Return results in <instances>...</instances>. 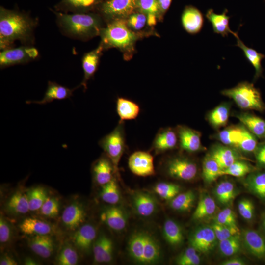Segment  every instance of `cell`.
Instances as JSON below:
<instances>
[{
    "instance_id": "cell-1",
    "label": "cell",
    "mask_w": 265,
    "mask_h": 265,
    "mask_svg": "<svg viewBox=\"0 0 265 265\" xmlns=\"http://www.w3.org/2000/svg\"><path fill=\"white\" fill-rule=\"evenodd\" d=\"M35 22L28 14L0 7V48L12 47L17 40L29 41L32 37Z\"/></svg>"
},
{
    "instance_id": "cell-2",
    "label": "cell",
    "mask_w": 265,
    "mask_h": 265,
    "mask_svg": "<svg viewBox=\"0 0 265 265\" xmlns=\"http://www.w3.org/2000/svg\"><path fill=\"white\" fill-rule=\"evenodd\" d=\"M58 25L68 36L80 39H86L99 35L102 26L100 16L94 13L68 14L54 11Z\"/></svg>"
},
{
    "instance_id": "cell-3",
    "label": "cell",
    "mask_w": 265,
    "mask_h": 265,
    "mask_svg": "<svg viewBox=\"0 0 265 265\" xmlns=\"http://www.w3.org/2000/svg\"><path fill=\"white\" fill-rule=\"evenodd\" d=\"M99 35L100 43L104 49L116 48L128 52L133 50L139 37L128 26L126 20L123 19L109 21L107 25L102 28Z\"/></svg>"
},
{
    "instance_id": "cell-4",
    "label": "cell",
    "mask_w": 265,
    "mask_h": 265,
    "mask_svg": "<svg viewBox=\"0 0 265 265\" xmlns=\"http://www.w3.org/2000/svg\"><path fill=\"white\" fill-rule=\"evenodd\" d=\"M130 256L140 264H152L160 259V246L151 235L144 231L134 233L130 237L128 244Z\"/></svg>"
},
{
    "instance_id": "cell-5",
    "label": "cell",
    "mask_w": 265,
    "mask_h": 265,
    "mask_svg": "<svg viewBox=\"0 0 265 265\" xmlns=\"http://www.w3.org/2000/svg\"><path fill=\"white\" fill-rule=\"evenodd\" d=\"M221 93L232 99L242 109L263 111L265 105L259 90L247 81L239 83L236 86L224 89Z\"/></svg>"
},
{
    "instance_id": "cell-6",
    "label": "cell",
    "mask_w": 265,
    "mask_h": 265,
    "mask_svg": "<svg viewBox=\"0 0 265 265\" xmlns=\"http://www.w3.org/2000/svg\"><path fill=\"white\" fill-rule=\"evenodd\" d=\"M124 121L119 122L114 130L99 141V145L111 161L118 172V164L126 149Z\"/></svg>"
},
{
    "instance_id": "cell-7",
    "label": "cell",
    "mask_w": 265,
    "mask_h": 265,
    "mask_svg": "<svg viewBox=\"0 0 265 265\" xmlns=\"http://www.w3.org/2000/svg\"><path fill=\"white\" fill-rule=\"evenodd\" d=\"M138 0H105L98 7L100 13L108 21L126 19L137 11Z\"/></svg>"
},
{
    "instance_id": "cell-8",
    "label": "cell",
    "mask_w": 265,
    "mask_h": 265,
    "mask_svg": "<svg viewBox=\"0 0 265 265\" xmlns=\"http://www.w3.org/2000/svg\"><path fill=\"white\" fill-rule=\"evenodd\" d=\"M38 54L36 48L29 46L2 50L0 53V68L27 63L36 59Z\"/></svg>"
},
{
    "instance_id": "cell-9",
    "label": "cell",
    "mask_w": 265,
    "mask_h": 265,
    "mask_svg": "<svg viewBox=\"0 0 265 265\" xmlns=\"http://www.w3.org/2000/svg\"><path fill=\"white\" fill-rule=\"evenodd\" d=\"M166 172L175 179L190 181L197 173V167L193 161L184 157H177L170 159L166 164Z\"/></svg>"
},
{
    "instance_id": "cell-10",
    "label": "cell",
    "mask_w": 265,
    "mask_h": 265,
    "mask_svg": "<svg viewBox=\"0 0 265 265\" xmlns=\"http://www.w3.org/2000/svg\"><path fill=\"white\" fill-rule=\"evenodd\" d=\"M189 241L198 252L207 254L213 249L218 241L211 226H203L194 231Z\"/></svg>"
},
{
    "instance_id": "cell-11",
    "label": "cell",
    "mask_w": 265,
    "mask_h": 265,
    "mask_svg": "<svg viewBox=\"0 0 265 265\" xmlns=\"http://www.w3.org/2000/svg\"><path fill=\"white\" fill-rule=\"evenodd\" d=\"M128 166L131 172L138 176L147 177L155 174L153 157L148 152L133 153L128 159Z\"/></svg>"
},
{
    "instance_id": "cell-12",
    "label": "cell",
    "mask_w": 265,
    "mask_h": 265,
    "mask_svg": "<svg viewBox=\"0 0 265 265\" xmlns=\"http://www.w3.org/2000/svg\"><path fill=\"white\" fill-rule=\"evenodd\" d=\"M242 243L248 252L258 259H265V237L259 232L250 229L241 233Z\"/></svg>"
},
{
    "instance_id": "cell-13",
    "label": "cell",
    "mask_w": 265,
    "mask_h": 265,
    "mask_svg": "<svg viewBox=\"0 0 265 265\" xmlns=\"http://www.w3.org/2000/svg\"><path fill=\"white\" fill-rule=\"evenodd\" d=\"M209 154L217 162L222 170L235 161L244 159L238 150L224 144L214 145Z\"/></svg>"
},
{
    "instance_id": "cell-14",
    "label": "cell",
    "mask_w": 265,
    "mask_h": 265,
    "mask_svg": "<svg viewBox=\"0 0 265 265\" xmlns=\"http://www.w3.org/2000/svg\"><path fill=\"white\" fill-rule=\"evenodd\" d=\"M62 221L69 230H76L85 221L86 212L81 204L78 201L71 203L63 212Z\"/></svg>"
},
{
    "instance_id": "cell-15",
    "label": "cell",
    "mask_w": 265,
    "mask_h": 265,
    "mask_svg": "<svg viewBox=\"0 0 265 265\" xmlns=\"http://www.w3.org/2000/svg\"><path fill=\"white\" fill-rule=\"evenodd\" d=\"M184 29L189 34H196L202 30L204 18L202 13L196 7L188 5L184 8L181 16Z\"/></svg>"
},
{
    "instance_id": "cell-16",
    "label": "cell",
    "mask_w": 265,
    "mask_h": 265,
    "mask_svg": "<svg viewBox=\"0 0 265 265\" xmlns=\"http://www.w3.org/2000/svg\"><path fill=\"white\" fill-rule=\"evenodd\" d=\"M177 133L181 148L188 152L194 153L202 148L200 133L186 126H178Z\"/></svg>"
},
{
    "instance_id": "cell-17",
    "label": "cell",
    "mask_w": 265,
    "mask_h": 265,
    "mask_svg": "<svg viewBox=\"0 0 265 265\" xmlns=\"http://www.w3.org/2000/svg\"><path fill=\"white\" fill-rule=\"evenodd\" d=\"M80 86L73 89L60 85L57 83L48 81V86L43 99L40 101H26V104L31 103L39 105H44L53 102L55 100H64L70 98L73 96L74 91Z\"/></svg>"
},
{
    "instance_id": "cell-18",
    "label": "cell",
    "mask_w": 265,
    "mask_h": 265,
    "mask_svg": "<svg viewBox=\"0 0 265 265\" xmlns=\"http://www.w3.org/2000/svg\"><path fill=\"white\" fill-rule=\"evenodd\" d=\"M104 49L103 45L100 43L97 48L86 53L82 57V67L84 76L80 86H82L85 90L87 88L88 80L93 76L97 71Z\"/></svg>"
},
{
    "instance_id": "cell-19",
    "label": "cell",
    "mask_w": 265,
    "mask_h": 265,
    "mask_svg": "<svg viewBox=\"0 0 265 265\" xmlns=\"http://www.w3.org/2000/svg\"><path fill=\"white\" fill-rule=\"evenodd\" d=\"M177 133L171 128L160 129L152 144V149L156 153H160L174 149L178 142Z\"/></svg>"
},
{
    "instance_id": "cell-20",
    "label": "cell",
    "mask_w": 265,
    "mask_h": 265,
    "mask_svg": "<svg viewBox=\"0 0 265 265\" xmlns=\"http://www.w3.org/2000/svg\"><path fill=\"white\" fill-rule=\"evenodd\" d=\"M92 172L95 181L102 186L113 178L115 170L111 161L105 154L94 163Z\"/></svg>"
},
{
    "instance_id": "cell-21",
    "label": "cell",
    "mask_w": 265,
    "mask_h": 265,
    "mask_svg": "<svg viewBox=\"0 0 265 265\" xmlns=\"http://www.w3.org/2000/svg\"><path fill=\"white\" fill-rule=\"evenodd\" d=\"M105 0H61L55 6V10L61 12L86 13L97 8Z\"/></svg>"
},
{
    "instance_id": "cell-22",
    "label": "cell",
    "mask_w": 265,
    "mask_h": 265,
    "mask_svg": "<svg viewBox=\"0 0 265 265\" xmlns=\"http://www.w3.org/2000/svg\"><path fill=\"white\" fill-rule=\"evenodd\" d=\"M227 12L228 10L225 9L222 13L217 14L212 9H209L207 11L205 16L211 24L214 33L220 34L223 37L231 33L235 37L238 34L231 30L229 27L230 16L227 15Z\"/></svg>"
},
{
    "instance_id": "cell-23",
    "label": "cell",
    "mask_w": 265,
    "mask_h": 265,
    "mask_svg": "<svg viewBox=\"0 0 265 265\" xmlns=\"http://www.w3.org/2000/svg\"><path fill=\"white\" fill-rule=\"evenodd\" d=\"M28 245L35 254L43 258L51 256L54 249V241L50 235H33L28 239Z\"/></svg>"
},
{
    "instance_id": "cell-24",
    "label": "cell",
    "mask_w": 265,
    "mask_h": 265,
    "mask_svg": "<svg viewBox=\"0 0 265 265\" xmlns=\"http://www.w3.org/2000/svg\"><path fill=\"white\" fill-rule=\"evenodd\" d=\"M96 237V230L92 225L86 224L79 227L73 236L72 240L76 247L83 251H88Z\"/></svg>"
},
{
    "instance_id": "cell-25",
    "label": "cell",
    "mask_w": 265,
    "mask_h": 265,
    "mask_svg": "<svg viewBox=\"0 0 265 265\" xmlns=\"http://www.w3.org/2000/svg\"><path fill=\"white\" fill-rule=\"evenodd\" d=\"M236 117L257 138L265 139V120L248 112L236 114Z\"/></svg>"
},
{
    "instance_id": "cell-26",
    "label": "cell",
    "mask_w": 265,
    "mask_h": 265,
    "mask_svg": "<svg viewBox=\"0 0 265 265\" xmlns=\"http://www.w3.org/2000/svg\"><path fill=\"white\" fill-rule=\"evenodd\" d=\"M101 218L110 228L115 231L124 229L127 224V217L123 210L115 206L109 207L102 213Z\"/></svg>"
},
{
    "instance_id": "cell-27",
    "label": "cell",
    "mask_w": 265,
    "mask_h": 265,
    "mask_svg": "<svg viewBox=\"0 0 265 265\" xmlns=\"http://www.w3.org/2000/svg\"><path fill=\"white\" fill-rule=\"evenodd\" d=\"M244 184L250 193L265 201V171H254L249 174Z\"/></svg>"
},
{
    "instance_id": "cell-28",
    "label": "cell",
    "mask_w": 265,
    "mask_h": 265,
    "mask_svg": "<svg viewBox=\"0 0 265 265\" xmlns=\"http://www.w3.org/2000/svg\"><path fill=\"white\" fill-rule=\"evenodd\" d=\"M19 228L23 233L28 235H50L53 228L49 223L32 217L25 218L20 224Z\"/></svg>"
},
{
    "instance_id": "cell-29",
    "label": "cell",
    "mask_w": 265,
    "mask_h": 265,
    "mask_svg": "<svg viewBox=\"0 0 265 265\" xmlns=\"http://www.w3.org/2000/svg\"><path fill=\"white\" fill-rule=\"evenodd\" d=\"M235 38L237 40L236 46L242 50L245 58L254 68L255 72L254 80H256L262 76L263 69L262 66V61L265 57V55L258 52L255 49L247 46L241 40L238 35Z\"/></svg>"
},
{
    "instance_id": "cell-30",
    "label": "cell",
    "mask_w": 265,
    "mask_h": 265,
    "mask_svg": "<svg viewBox=\"0 0 265 265\" xmlns=\"http://www.w3.org/2000/svg\"><path fill=\"white\" fill-rule=\"evenodd\" d=\"M133 204L137 213L144 217L151 215L157 208L155 199L143 192L137 193L133 196Z\"/></svg>"
},
{
    "instance_id": "cell-31",
    "label": "cell",
    "mask_w": 265,
    "mask_h": 265,
    "mask_svg": "<svg viewBox=\"0 0 265 265\" xmlns=\"http://www.w3.org/2000/svg\"><path fill=\"white\" fill-rule=\"evenodd\" d=\"M140 111L139 106L128 99L118 97L116 100V111L120 121L136 119Z\"/></svg>"
},
{
    "instance_id": "cell-32",
    "label": "cell",
    "mask_w": 265,
    "mask_h": 265,
    "mask_svg": "<svg viewBox=\"0 0 265 265\" xmlns=\"http://www.w3.org/2000/svg\"><path fill=\"white\" fill-rule=\"evenodd\" d=\"M6 209L14 214L26 213L30 211L26 192L21 190L15 192L8 200Z\"/></svg>"
},
{
    "instance_id": "cell-33",
    "label": "cell",
    "mask_w": 265,
    "mask_h": 265,
    "mask_svg": "<svg viewBox=\"0 0 265 265\" xmlns=\"http://www.w3.org/2000/svg\"><path fill=\"white\" fill-rule=\"evenodd\" d=\"M214 193L217 201L226 206L232 203L237 195L234 185L228 180L219 183L215 188Z\"/></svg>"
},
{
    "instance_id": "cell-34",
    "label": "cell",
    "mask_w": 265,
    "mask_h": 265,
    "mask_svg": "<svg viewBox=\"0 0 265 265\" xmlns=\"http://www.w3.org/2000/svg\"><path fill=\"white\" fill-rule=\"evenodd\" d=\"M217 209L214 200L208 194L201 196L193 214L194 220H202L212 215Z\"/></svg>"
},
{
    "instance_id": "cell-35",
    "label": "cell",
    "mask_w": 265,
    "mask_h": 265,
    "mask_svg": "<svg viewBox=\"0 0 265 265\" xmlns=\"http://www.w3.org/2000/svg\"><path fill=\"white\" fill-rule=\"evenodd\" d=\"M163 235L166 241L172 246L182 244L184 237L181 226L172 219H167L164 224Z\"/></svg>"
},
{
    "instance_id": "cell-36",
    "label": "cell",
    "mask_w": 265,
    "mask_h": 265,
    "mask_svg": "<svg viewBox=\"0 0 265 265\" xmlns=\"http://www.w3.org/2000/svg\"><path fill=\"white\" fill-rule=\"evenodd\" d=\"M136 11L146 15L149 26H155L161 20L158 0H138Z\"/></svg>"
},
{
    "instance_id": "cell-37",
    "label": "cell",
    "mask_w": 265,
    "mask_h": 265,
    "mask_svg": "<svg viewBox=\"0 0 265 265\" xmlns=\"http://www.w3.org/2000/svg\"><path fill=\"white\" fill-rule=\"evenodd\" d=\"M230 106L227 103H223L211 110L207 116L208 122L214 128L223 127L227 123Z\"/></svg>"
},
{
    "instance_id": "cell-38",
    "label": "cell",
    "mask_w": 265,
    "mask_h": 265,
    "mask_svg": "<svg viewBox=\"0 0 265 265\" xmlns=\"http://www.w3.org/2000/svg\"><path fill=\"white\" fill-rule=\"evenodd\" d=\"M195 194L192 190L178 194L170 200V207L178 212H188L193 207L195 201Z\"/></svg>"
},
{
    "instance_id": "cell-39",
    "label": "cell",
    "mask_w": 265,
    "mask_h": 265,
    "mask_svg": "<svg viewBox=\"0 0 265 265\" xmlns=\"http://www.w3.org/2000/svg\"><path fill=\"white\" fill-rule=\"evenodd\" d=\"M222 169L209 154L205 157L202 165V177L205 182L211 184L222 175Z\"/></svg>"
},
{
    "instance_id": "cell-40",
    "label": "cell",
    "mask_w": 265,
    "mask_h": 265,
    "mask_svg": "<svg viewBox=\"0 0 265 265\" xmlns=\"http://www.w3.org/2000/svg\"><path fill=\"white\" fill-rule=\"evenodd\" d=\"M241 126V131L236 149L244 153H254L258 145L257 138L244 125Z\"/></svg>"
},
{
    "instance_id": "cell-41",
    "label": "cell",
    "mask_w": 265,
    "mask_h": 265,
    "mask_svg": "<svg viewBox=\"0 0 265 265\" xmlns=\"http://www.w3.org/2000/svg\"><path fill=\"white\" fill-rule=\"evenodd\" d=\"M241 125L231 126L220 131L217 135L218 139L224 145L236 149L240 138Z\"/></svg>"
},
{
    "instance_id": "cell-42",
    "label": "cell",
    "mask_w": 265,
    "mask_h": 265,
    "mask_svg": "<svg viewBox=\"0 0 265 265\" xmlns=\"http://www.w3.org/2000/svg\"><path fill=\"white\" fill-rule=\"evenodd\" d=\"M218 243L219 249L222 255L226 257L235 255L241 250V235L224 239L218 241Z\"/></svg>"
},
{
    "instance_id": "cell-43",
    "label": "cell",
    "mask_w": 265,
    "mask_h": 265,
    "mask_svg": "<svg viewBox=\"0 0 265 265\" xmlns=\"http://www.w3.org/2000/svg\"><path fill=\"white\" fill-rule=\"evenodd\" d=\"M100 196L105 202L114 205L119 202L120 195L115 180L113 178L109 182L102 186Z\"/></svg>"
},
{
    "instance_id": "cell-44",
    "label": "cell",
    "mask_w": 265,
    "mask_h": 265,
    "mask_svg": "<svg viewBox=\"0 0 265 265\" xmlns=\"http://www.w3.org/2000/svg\"><path fill=\"white\" fill-rule=\"evenodd\" d=\"M255 171L254 167L244 159L238 160L222 171V175H230L236 177H244Z\"/></svg>"
},
{
    "instance_id": "cell-45",
    "label": "cell",
    "mask_w": 265,
    "mask_h": 265,
    "mask_svg": "<svg viewBox=\"0 0 265 265\" xmlns=\"http://www.w3.org/2000/svg\"><path fill=\"white\" fill-rule=\"evenodd\" d=\"M29 210H39L48 196L46 190L41 186H37L26 192Z\"/></svg>"
},
{
    "instance_id": "cell-46",
    "label": "cell",
    "mask_w": 265,
    "mask_h": 265,
    "mask_svg": "<svg viewBox=\"0 0 265 265\" xmlns=\"http://www.w3.org/2000/svg\"><path fill=\"white\" fill-rule=\"evenodd\" d=\"M78 260V255L74 248L70 244H66L58 254L56 263L58 265H75Z\"/></svg>"
},
{
    "instance_id": "cell-47",
    "label": "cell",
    "mask_w": 265,
    "mask_h": 265,
    "mask_svg": "<svg viewBox=\"0 0 265 265\" xmlns=\"http://www.w3.org/2000/svg\"><path fill=\"white\" fill-rule=\"evenodd\" d=\"M154 190L162 199L170 200L179 194L180 187L173 183L160 182L154 186Z\"/></svg>"
},
{
    "instance_id": "cell-48",
    "label": "cell",
    "mask_w": 265,
    "mask_h": 265,
    "mask_svg": "<svg viewBox=\"0 0 265 265\" xmlns=\"http://www.w3.org/2000/svg\"><path fill=\"white\" fill-rule=\"evenodd\" d=\"M200 262L197 251L192 246L186 249L176 259V263L179 265H198Z\"/></svg>"
},
{
    "instance_id": "cell-49",
    "label": "cell",
    "mask_w": 265,
    "mask_h": 265,
    "mask_svg": "<svg viewBox=\"0 0 265 265\" xmlns=\"http://www.w3.org/2000/svg\"><path fill=\"white\" fill-rule=\"evenodd\" d=\"M41 214L49 218L56 217L59 212V203L55 197H48L39 209Z\"/></svg>"
},
{
    "instance_id": "cell-50",
    "label": "cell",
    "mask_w": 265,
    "mask_h": 265,
    "mask_svg": "<svg viewBox=\"0 0 265 265\" xmlns=\"http://www.w3.org/2000/svg\"><path fill=\"white\" fill-rule=\"evenodd\" d=\"M125 20L128 26L133 31L142 29L147 24L146 15L139 11L133 13Z\"/></svg>"
},
{
    "instance_id": "cell-51",
    "label": "cell",
    "mask_w": 265,
    "mask_h": 265,
    "mask_svg": "<svg viewBox=\"0 0 265 265\" xmlns=\"http://www.w3.org/2000/svg\"><path fill=\"white\" fill-rule=\"evenodd\" d=\"M214 221L224 225H237L235 214L233 210L229 208L219 212L215 216Z\"/></svg>"
},
{
    "instance_id": "cell-52",
    "label": "cell",
    "mask_w": 265,
    "mask_h": 265,
    "mask_svg": "<svg viewBox=\"0 0 265 265\" xmlns=\"http://www.w3.org/2000/svg\"><path fill=\"white\" fill-rule=\"evenodd\" d=\"M254 206L249 199L243 198L238 203V209L240 215L246 220H251L254 216Z\"/></svg>"
},
{
    "instance_id": "cell-53",
    "label": "cell",
    "mask_w": 265,
    "mask_h": 265,
    "mask_svg": "<svg viewBox=\"0 0 265 265\" xmlns=\"http://www.w3.org/2000/svg\"><path fill=\"white\" fill-rule=\"evenodd\" d=\"M108 238L103 235L100 236L94 242L93 251L94 261L96 264L102 263V256Z\"/></svg>"
},
{
    "instance_id": "cell-54",
    "label": "cell",
    "mask_w": 265,
    "mask_h": 265,
    "mask_svg": "<svg viewBox=\"0 0 265 265\" xmlns=\"http://www.w3.org/2000/svg\"><path fill=\"white\" fill-rule=\"evenodd\" d=\"M12 237V230L9 223L3 217L2 214L0 216V242L5 244L8 242Z\"/></svg>"
},
{
    "instance_id": "cell-55",
    "label": "cell",
    "mask_w": 265,
    "mask_h": 265,
    "mask_svg": "<svg viewBox=\"0 0 265 265\" xmlns=\"http://www.w3.org/2000/svg\"><path fill=\"white\" fill-rule=\"evenodd\" d=\"M254 153L258 163L265 167V141L258 144Z\"/></svg>"
},
{
    "instance_id": "cell-56",
    "label": "cell",
    "mask_w": 265,
    "mask_h": 265,
    "mask_svg": "<svg viewBox=\"0 0 265 265\" xmlns=\"http://www.w3.org/2000/svg\"><path fill=\"white\" fill-rule=\"evenodd\" d=\"M113 246L111 240L108 238L102 256V263H108L112 260Z\"/></svg>"
},
{
    "instance_id": "cell-57",
    "label": "cell",
    "mask_w": 265,
    "mask_h": 265,
    "mask_svg": "<svg viewBox=\"0 0 265 265\" xmlns=\"http://www.w3.org/2000/svg\"><path fill=\"white\" fill-rule=\"evenodd\" d=\"M172 0H158L161 19L169 9Z\"/></svg>"
},
{
    "instance_id": "cell-58",
    "label": "cell",
    "mask_w": 265,
    "mask_h": 265,
    "mask_svg": "<svg viewBox=\"0 0 265 265\" xmlns=\"http://www.w3.org/2000/svg\"><path fill=\"white\" fill-rule=\"evenodd\" d=\"M221 265H245V261L238 257H233L222 262Z\"/></svg>"
},
{
    "instance_id": "cell-59",
    "label": "cell",
    "mask_w": 265,
    "mask_h": 265,
    "mask_svg": "<svg viewBox=\"0 0 265 265\" xmlns=\"http://www.w3.org/2000/svg\"><path fill=\"white\" fill-rule=\"evenodd\" d=\"M0 265H17L18 262L12 257L7 255H3L0 257Z\"/></svg>"
},
{
    "instance_id": "cell-60",
    "label": "cell",
    "mask_w": 265,
    "mask_h": 265,
    "mask_svg": "<svg viewBox=\"0 0 265 265\" xmlns=\"http://www.w3.org/2000/svg\"><path fill=\"white\" fill-rule=\"evenodd\" d=\"M25 265H39L38 262H37L34 259L28 257L26 258L24 262Z\"/></svg>"
},
{
    "instance_id": "cell-61",
    "label": "cell",
    "mask_w": 265,
    "mask_h": 265,
    "mask_svg": "<svg viewBox=\"0 0 265 265\" xmlns=\"http://www.w3.org/2000/svg\"><path fill=\"white\" fill-rule=\"evenodd\" d=\"M261 225L265 233V211L264 212L261 218Z\"/></svg>"
},
{
    "instance_id": "cell-62",
    "label": "cell",
    "mask_w": 265,
    "mask_h": 265,
    "mask_svg": "<svg viewBox=\"0 0 265 265\" xmlns=\"http://www.w3.org/2000/svg\"></svg>"
}]
</instances>
